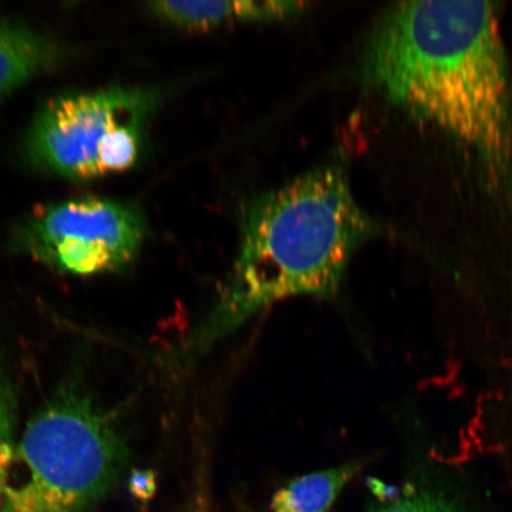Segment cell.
<instances>
[{
    "label": "cell",
    "instance_id": "277c9868",
    "mask_svg": "<svg viewBox=\"0 0 512 512\" xmlns=\"http://www.w3.org/2000/svg\"><path fill=\"white\" fill-rule=\"evenodd\" d=\"M142 215L124 203L98 197L48 204L19 226L17 247L70 275L125 271L143 247Z\"/></svg>",
    "mask_w": 512,
    "mask_h": 512
},
{
    "label": "cell",
    "instance_id": "8992f818",
    "mask_svg": "<svg viewBox=\"0 0 512 512\" xmlns=\"http://www.w3.org/2000/svg\"><path fill=\"white\" fill-rule=\"evenodd\" d=\"M64 57L53 38L22 25L0 22V100L56 67Z\"/></svg>",
    "mask_w": 512,
    "mask_h": 512
},
{
    "label": "cell",
    "instance_id": "30bf717a",
    "mask_svg": "<svg viewBox=\"0 0 512 512\" xmlns=\"http://www.w3.org/2000/svg\"><path fill=\"white\" fill-rule=\"evenodd\" d=\"M370 512H464L450 497L434 490L408 488L398 498Z\"/></svg>",
    "mask_w": 512,
    "mask_h": 512
},
{
    "label": "cell",
    "instance_id": "3957f363",
    "mask_svg": "<svg viewBox=\"0 0 512 512\" xmlns=\"http://www.w3.org/2000/svg\"><path fill=\"white\" fill-rule=\"evenodd\" d=\"M126 459L110 416L83 390L64 387L15 445L0 512H86L110 490Z\"/></svg>",
    "mask_w": 512,
    "mask_h": 512
},
{
    "label": "cell",
    "instance_id": "9c48e42d",
    "mask_svg": "<svg viewBox=\"0 0 512 512\" xmlns=\"http://www.w3.org/2000/svg\"><path fill=\"white\" fill-rule=\"evenodd\" d=\"M16 395L0 351V510L15 451Z\"/></svg>",
    "mask_w": 512,
    "mask_h": 512
},
{
    "label": "cell",
    "instance_id": "6da1fadb",
    "mask_svg": "<svg viewBox=\"0 0 512 512\" xmlns=\"http://www.w3.org/2000/svg\"><path fill=\"white\" fill-rule=\"evenodd\" d=\"M364 70L389 101L473 147L495 174L510 171L509 78L494 4L396 3L371 34Z\"/></svg>",
    "mask_w": 512,
    "mask_h": 512
},
{
    "label": "cell",
    "instance_id": "5b68a950",
    "mask_svg": "<svg viewBox=\"0 0 512 512\" xmlns=\"http://www.w3.org/2000/svg\"><path fill=\"white\" fill-rule=\"evenodd\" d=\"M157 100L155 92L126 87L57 96L30 128L31 162L74 181L104 177L101 158L108 143L121 127L144 123Z\"/></svg>",
    "mask_w": 512,
    "mask_h": 512
},
{
    "label": "cell",
    "instance_id": "ba28073f",
    "mask_svg": "<svg viewBox=\"0 0 512 512\" xmlns=\"http://www.w3.org/2000/svg\"><path fill=\"white\" fill-rule=\"evenodd\" d=\"M363 462L310 473L292 480L274 495L273 512H328L339 494L362 470Z\"/></svg>",
    "mask_w": 512,
    "mask_h": 512
},
{
    "label": "cell",
    "instance_id": "52a82bcc",
    "mask_svg": "<svg viewBox=\"0 0 512 512\" xmlns=\"http://www.w3.org/2000/svg\"><path fill=\"white\" fill-rule=\"evenodd\" d=\"M299 2H157L151 9L160 18L177 27L211 29L247 21L286 18L302 11Z\"/></svg>",
    "mask_w": 512,
    "mask_h": 512
},
{
    "label": "cell",
    "instance_id": "8fae6325",
    "mask_svg": "<svg viewBox=\"0 0 512 512\" xmlns=\"http://www.w3.org/2000/svg\"><path fill=\"white\" fill-rule=\"evenodd\" d=\"M131 486L133 494L140 497H150L153 490H155V478H153L151 472H137L132 477Z\"/></svg>",
    "mask_w": 512,
    "mask_h": 512
},
{
    "label": "cell",
    "instance_id": "7a4b0ae2",
    "mask_svg": "<svg viewBox=\"0 0 512 512\" xmlns=\"http://www.w3.org/2000/svg\"><path fill=\"white\" fill-rule=\"evenodd\" d=\"M371 230L347 178L332 166L260 197L243 219L234 271L178 361H196L277 300L334 296L352 254Z\"/></svg>",
    "mask_w": 512,
    "mask_h": 512
}]
</instances>
